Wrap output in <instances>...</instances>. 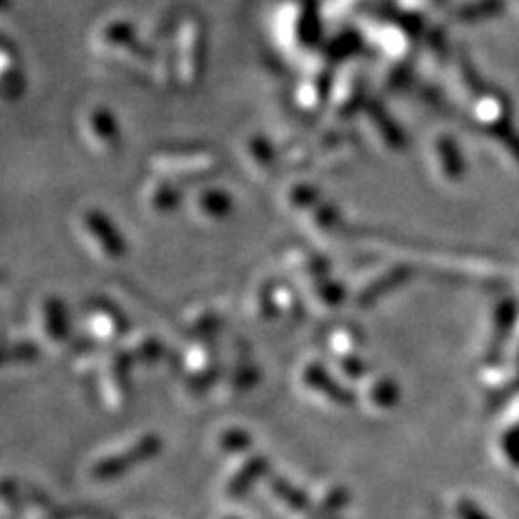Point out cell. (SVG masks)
I'll return each instance as SVG.
<instances>
[{
  "mask_svg": "<svg viewBox=\"0 0 519 519\" xmlns=\"http://www.w3.org/2000/svg\"><path fill=\"white\" fill-rule=\"evenodd\" d=\"M305 223H308V228L314 234L327 236V234H331L333 229L338 228L340 217H338L336 208L319 201V204L311 206L310 210H308V215H305Z\"/></svg>",
  "mask_w": 519,
  "mask_h": 519,
  "instance_id": "obj_16",
  "label": "cell"
},
{
  "mask_svg": "<svg viewBox=\"0 0 519 519\" xmlns=\"http://www.w3.org/2000/svg\"><path fill=\"white\" fill-rule=\"evenodd\" d=\"M182 201V195L180 190L176 187H171L169 182H156L152 187L148 188L146 193V204L149 210L154 212V215H169V212L176 210L178 206H180Z\"/></svg>",
  "mask_w": 519,
  "mask_h": 519,
  "instance_id": "obj_14",
  "label": "cell"
},
{
  "mask_svg": "<svg viewBox=\"0 0 519 519\" xmlns=\"http://www.w3.org/2000/svg\"><path fill=\"white\" fill-rule=\"evenodd\" d=\"M245 154H247V165H249V169L258 171V176L260 173L269 171L275 163L273 149H270V146L262 137H253L251 141L247 143Z\"/></svg>",
  "mask_w": 519,
  "mask_h": 519,
  "instance_id": "obj_17",
  "label": "cell"
},
{
  "mask_svg": "<svg viewBox=\"0 0 519 519\" xmlns=\"http://www.w3.org/2000/svg\"><path fill=\"white\" fill-rule=\"evenodd\" d=\"M37 327H39V333H42L44 342H48L52 346L66 344V340L69 336L67 314L59 299L50 297L39 305Z\"/></svg>",
  "mask_w": 519,
  "mask_h": 519,
  "instance_id": "obj_8",
  "label": "cell"
},
{
  "mask_svg": "<svg viewBox=\"0 0 519 519\" xmlns=\"http://www.w3.org/2000/svg\"><path fill=\"white\" fill-rule=\"evenodd\" d=\"M457 517L459 519H489L481 509H476L470 500H461L457 506Z\"/></svg>",
  "mask_w": 519,
  "mask_h": 519,
  "instance_id": "obj_22",
  "label": "cell"
},
{
  "mask_svg": "<svg viewBox=\"0 0 519 519\" xmlns=\"http://www.w3.org/2000/svg\"><path fill=\"white\" fill-rule=\"evenodd\" d=\"M80 232H83L86 245L91 251L104 258H119L124 256L126 245L115 225L97 210H86L80 217Z\"/></svg>",
  "mask_w": 519,
  "mask_h": 519,
  "instance_id": "obj_2",
  "label": "cell"
},
{
  "mask_svg": "<svg viewBox=\"0 0 519 519\" xmlns=\"http://www.w3.org/2000/svg\"><path fill=\"white\" fill-rule=\"evenodd\" d=\"M160 453V440L156 435H146L141 440L126 448L124 453H113L108 457L96 461L91 467V476L96 481H113V478L124 476L135 465H141Z\"/></svg>",
  "mask_w": 519,
  "mask_h": 519,
  "instance_id": "obj_1",
  "label": "cell"
},
{
  "mask_svg": "<svg viewBox=\"0 0 519 519\" xmlns=\"http://www.w3.org/2000/svg\"><path fill=\"white\" fill-rule=\"evenodd\" d=\"M402 280H405V270H402L401 267L388 269V270H383V273L374 275V280L361 284L360 290H357V303L360 305L374 303L377 299L383 297L385 292L394 290V288L401 286Z\"/></svg>",
  "mask_w": 519,
  "mask_h": 519,
  "instance_id": "obj_11",
  "label": "cell"
},
{
  "mask_svg": "<svg viewBox=\"0 0 519 519\" xmlns=\"http://www.w3.org/2000/svg\"><path fill=\"white\" fill-rule=\"evenodd\" d=\"M301 385L310 396L321 398V401H325L333 407H346L353 402L349 392H346L319 361H311L308 368H303Z\"/></svg>",
  "mask_w": 519,
  "mask_h": 519,
  "instance_id": "obj_3",
  "label": "cell"
},
{
  "mask_svg": "<svg viewBox=\"0 0 519 519\" xmlns=\"http://www.w3.org/2000/svg\"><path fill=\"white\" fill-rule=\"evenodd\" d=\"M102 396L113 409L128 401V361L124 353H108L102 366Z\"/></svg>",
  "mask_w": 519,
  "mask_h": 519,
  "instance_id": "obj_4",
  "label": "cell"
},
{
  "mask_svg": "<svg viewBox=\"0 0 519 519\" xmlns=\"http://www.w3.org/2000/svg\"><path fill=\"white\" fill-rule=\"evenodd\" d=\"M83 135L97 152H113L119 146V128L107 108H94L85 115Z\"/></svg>",
  "mask_w": 519,
  "mask_h": 519,
  "instance_id": "obj_5",
  "label": "cell"
},
{
  "mask_svg": "<svg viewBox=\"0 0 519 519\" xmlns=\"http://www.w3.org/2000/svg\"><path fill=\"white\" fill-rule=\"evenodd\" d=\"M232 212V198L221 188H204L195 198V215L204 221H221Z\"/></svg>",
  "mask_w": 519,
  "mask_h": 519,
  "instance_id": "obj_10",
  "label": "cell"
},
{
  "mask_svg": "<svg viewBox=\"0 0 519 519\" xmlns=\"http://www.w3.org/2000/svg\"><path fill=\"white\" fill-rule=\"evenodd\" d=\"M154 167L158 171H173L171 176H208L215 169V158L210 154H195V152H173L154 158Z\"/></svg>",
  "mask_w": 519,
  "mask_h": 519,
  "instance_id": "obj_6",
  "label": "cell"
},
{
  "mask_svg": "<svg viewBox=\"0 0 519 519\" xmlns=\"http://www.w3.org/2000/svg\"><path fill=\"white\" fill-rule=\"evenodd\" d=\"M349 504V489L344 487H333L331 492L325 494V498L316 504H311V509L305 513V519H336V515L344 506Z\"/></svg>",
  "mask_w": 519,
  "mask_h": 519,
  "instance_id": "obj_15",
  "label": "cell"
},
{
  "mask_svg": "<svg viewBox=\"0 0 519 519\" xmlns=\"http://www.w3.org/2000/svg\"><path fill=\"white\" fill-rule=\"evenodd\" d=\"M267 470L269 463L264 457H258V454L245 457L242 459V463L232 472V476L228 478V483H225V495L232 500L247 495L253 484L267 474Z\"/></svg>",
  "mask_w": 519,
  "mask_h": 519,
  "instance_id": "obj_9",
  "label": "cell"
},
{
  "mask_svg": "<svg viewBox=\"0 0 519 519\" xmlns=\"http://www.w3.org/2000/svg\"><path fill=\"white\" fill-rule=\"evenodd\" d=\"M85 325L89 327V333L100 342H117L126 331V321L113 305L100 303L96 308L89 310L86 314Z\"/></svg>",
  "mask_w": 519,
  "mask_h": 519,
  "instance_id": "obj_7",
  "label": "cell"
},
{
  "mask_svg": "<svg viewBox=\"0 0 519 519\" xmlns=\"http://www.w3.org/2000/svg\"><path fill=\"white\" fill-rule=\"evenodd\" d=\"M363 342V338L355 331L353 327H340L338 331L331 333L329 338V344L333 346L338 357H349L353 355L355 349H360V344Z\"/></svg>",
  "mask_w": 519,
  "mask_h": 519,
  "instance_id": "obj_18",
  "label": "cell"
},
{
  "mask_svg": "<svg viewBox=\"0 0 519 519\" xmlns=\"http://www.w3.org/2000/svg\"><path fill=\"white\" fill-rule=\"evenodd\" d=\"M342 299H344V292H342V288L336 284V281L325 280V281H321L319 286H316L314 301L319 303L322 310L336 308V305H340V301H342Z\"/></svg>",
  "mask_w": 519,
  "mask_h": 519,
  "instance_id": "obj_21",
  "label": "cell"
},
{
  "mask_svg": "<svg viewBox=\"0 0 519 519\" xmlns=\"http://www.w3.org/2000/svg\"><path fill=\"white\" fill-rule=\"evenodd\" d=\"M269 489H270V494H273V498L280 500L288 511L303 513V515H305V513L311 509L310 495L305 494L301 487H297V484H292L290 481H286V478H281V476L270 478Z\"/></svg>",
  "mask_w": 519,
  "mask_h": 519,
  "instance_id": "obj_12",
  "label": "cell"
},
{
  "mask_svg": "<svg viewBox=\"0 0 519 519\" xmlns=\"http://www.w3.org/2000/svg\"><path fill=\"white\" fill-rule=\"evenodd\" d=\"M363 401L374 412H388L398 402V388L392 379H371L363 385Z\"/></svg>",
  "mask_w": 519,
  "mask_h": 519,
  "instance_id": "obj_13",
  "label": "cell"
},
{
  "mask_svg": "<svg viewBox=\"0 0 519 519\" xmlns=\"http://www.w3.org/2000/svg\"><path fill=\"white\" fill-rule=\"evenodd\" d=\"M223 519H236V517H223Z\"/></svg>",
  "mask_w": 519,
  "mask_h": 519,
  "instance_id": "obj_23",
  "label": "cell"
},
{
  "mask_svg": "<svg viewBox=\"0 0 519 519\" xmlns=\"http://www.w3.org/2000/svg\"><path fill=\"white\" fill-rule=\"evenodd\" d=\"M290 262L292 270L297 275H311V277H321L322 275V262L321 258H316L314 253L310 251H294Z\"/></svg>",
  "mask_w": 519,
  "mask_h": 519,
  "instance_id": "obj_20",
  "label": "cell"
},
{
  "mask_svg": "<svg viewBox=\"0 0 519 519\" xmlns=\"http://www.w3.org/2000/svg\"><path fill=\"white\" fill-rule=\"evenodd\" d=\"M251 446V437L249 432L242 429H229L223 431L221 437H219V448L223 453H232V454H245Z\"/></svg>",
  "mask_w": 519,
  "mask_h": 519,
  "instance_id": "obj_19",
  "label": "cell"
}]
</instances>
